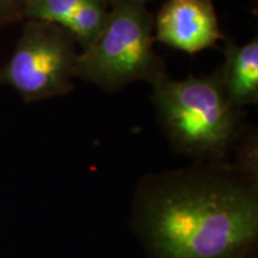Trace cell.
Segmentation results:
<instances>
[{
	"label": "cell",
	"mask_w": 258,
	"mask_h": 258,
	"mask_svg": "<svg viewBox=\"0 0 258 258\" xmlns=\"http://www.w3.org/2000/svg\"><path fill=\"white\" fill-rule=\"evenodd\" d=\"M133 224L152 258H239L257 241L258 178L227 160L147 175Z\"/></svg>",
	"instance_id": "cell-1"
},
{
	"label": "cell",
	"mask_w": 258,
	"mask_h": 258,
	"mask_svg": "<svg viewBox=\"0 0 258 258\" xmlns=\"http://www.w3.org/2000/svg\"><path fill=\"white\" fill-rule=\"evenodd\" d=\"M158 122L178 153L196 161H226L244 134L243 109L230 104L219 69L211 74L153 83Z\"/></svg>",
	"instance_id": "cell-2"
},
{
	"label": "cell",
	"mask_w": 258,
	"mask_h": 258,
	"mask_svg": "<svg viewBox=\"0 0 258 258\" xmlns=\"http://www.w3.org/2000/svg\"><path fill=\"white\" fill-rule=\"evenodd\" d=\"M147 0H110L104 28L78 54L74 76L106 92L135 82L152 85L165 76L166 64L154 50V17Z\"/></svg>",
	"instance_id": "cell-3"
},
{
	"label": "cell",
	"mask_w": 258,
	"mask_h": 258,
	"mask_svg": "<svg viewBox=\"0 0 258 258\" xmlns=\"http://www.w3.org/2000/svg\"><path fill=\"white\" fill-rule=\"evenodd\" d=\"M76 46L73 35L60 25L25 19L14 53L0 67V84L25 103L67 95L74 89Z\"/></svg>",
	"instance_id": "cell-4"
},
{
	"label": "cell",
	"mask_w": 258,
	"mask_h": 258,
	"mask_svg": "<svg viewBox=\"0 0 258 258\" xmlns=\"http://www.w3.org/2000/svg\"><path fill=\"white\" fill-rule=\"evenodd\" d=\"M224 37L212 0H167L154 17V40L190 55Z\"/></svg>",
	"instance_id": "cell-5"
},
{
	"label": "cell",
	"mask_w": 258,
	"mask_h": 258,
	"mask_svg": "<svg viewBox=\"0 0 258 258\" xmlns=\"http://www.w3.org/2000/svg\"><path fill=\"white\" fill-rule=\"evenodd\" d=\"M110 0H30L24 19L60 25L70 31L82 50L89 48L104 28Z\"/></svg>",
	"instance_id": "cell-6"
},
{
	"label": "cell",
	"mask_w": 258,
	"mask_h": 258,
	"mask_svg": "<svg viewBox=\"0 0 258 258\" xmlns=\"http://www.w3.org/2000/svg\"><path fill=\"white\" fill-rule=\"evenodd\" d=\"M224 63L219 67L222 89L232 106L243 109L258 102V38L244 44L224 37Z\"/></svg>",
	"instance_id": "cell-7"
},
{
	"label": "cell",
	"mask_w": 258,
	"mask_h": 258,
	"mask_svg": "<svg viewBox=\"0 0 258 258\" xmlns=\"http://www.w3.org/2000/svg\"><path fill=\"white\" fill-rule=\"evenodd\" d=\"M29 2L30 0H0V29L23 22Z\"/></svg>",
	"instance_id": "cell-8"
},
{
	"label": "cell",
	"mask_w": 258,
	"mask_h": 258,
	"mask_svg": "<svg viewBox=\"0 0 258 258\" xmlns=\"http://www.w3.org/2000/svg\"><path fill=\"white\" fill-rule=\"evenodd\" d=\"M239 258H256V254L253 253V250L250 251V252H247L246 254H244V256H241Z\"/></svg>",
	"instance_id": "cell-9"
},
{
	"label": "cell",
	"mask_w": 258,
	"mask_h": 258,
	"mask_svg": "<svg viewBox=\"0 0 258 258\" xmlns=\"http://www.w3.org/2000/svg\"><path fill=\"white\" fill-rule=\"evenodd\" d=\"M147 2H148V0H147Z\"/></svg>",
	"instance_id": "cell-10"
}]
</instances>
